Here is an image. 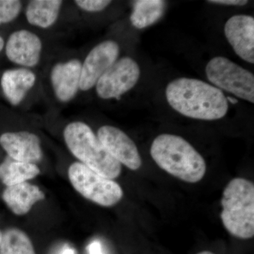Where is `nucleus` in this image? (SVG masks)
<instances>
[{"mask_svg":"<svg viewBox=\"0 0 254 254\" xmlns=\"http://www.w3.org/2000/svg\"><path fill=\"white\" fill-rule=\"evenodd\" d=\"M227 101H230V103H232V104H237L238 103V100L235 99V98H232V97H228V98H226Z\"/></svg>","mask_w":254,"mask_h":254,"instance_id":"26","label":"nucleus"},{"mask_svg":"<svg viewBox=\"0 0 254 254\" xmlns=\"http://www.w3.org/2000/svg\"><path fill=\"white\" fill-rule=\"evenodd\" d=\"M40 173L41 170L36 164L16 161L9 156L0 164V180L6 187L26 182Z\"/></svg>","mask_w":254,"mask_h":254,"instance_id":"17","label":"nucleus"},{"mask_svg":"<svg viewBox=\"0 0 254 254\" xmlns=\"http://www.w3.org/2000/svg\"><path fill=\"white\" fill-rule=\"evenodd\" d=\"M208 2L218 4L244 6L248 3V1H245V0H211V1H208Z\"/></svg>","mask_w":254,"mask_h":254,"instance_id":"22","label":"nucleus"},{"mask_svg":"<svg viewBox=\"0 0 254 254\" xmlns=\"http://www.w3.org/2000/svg\"><path fill=\"white\" fill-rule=\"evenodd\" d=\"M5 53L18 67L31 68L38 66L43 53V41L34 32L28 29L15 31L4 44Z\"/></svg>","mask_w":254,"mask_h":254,"instance_id":"9","label":"nucleus"},{"mask_svg":"<svg viewBox=\"0 0 254 254\" xmlns=\"http://www.w3.org/2000/svg\"><path fill=\"white\" fill-rule=\"evenodd\" d=\"M81 61L72 58L55 64L50 71V79L56 99L68 103L80 91Z\"/></svg>","mask_w":254,"mask_h":254,"instance_id":"11","label":"nucleus"},{"mask_svg":"<svg viewBox=\"0 0 254 254\" xmlns=\"http://www.w3.org/2000/svg\"><path fill=\"white\" fill-rule=\"evenodd\" d=\"M97 136L107 151L118 163L131 170L141 168L142 160L136 145L126 133L110 125L100 127Z\"/></svg>","mask_w":254,"mask_h":254,"instance_id":"10","label":"nucleus"},{"mask_svg":"<svg viewBox=\"0 0 254 254\" xmlns=\"http://www.w3.org/2000/svg\"><path fill=\"white\" fill-rule=\"evenodd\" d=\"M87 251L88 254H104L103 253V248H102L101 244L99 241L95 240L92 242L87 247Z\"/></svg>","mask_w":254,"mask_h":254,"instance_id":"23","label":"nucleus"},{"mask_svg":"<svg viewBox=\"0 0 254 254\" xmlns=\"http://www.w3.org/2000/svg\"><path fill=\"white\" fill-rule=\"evenodd\" d=\"M4 39H3L2 37L0 36V53H1V50L4 49Z\"/></svg>","mask_w":254,"mask_h":254,"instance_id":"25","label":"nucleus"},{"mask_svg":"<svg viewBox=\"0 0 254 254\" xmlns=\"http://www.w3.org/2000/svg\"><path fill=\"white\" fill-rule=\"evenodd\" d=\"M63 136L68 150L80 163L105 178L113 180L120 176L121 164L107 151L86 123H68L64 129Z\"/></svg>","mask_w":254,"mask_h":254,"instance_id":"3","label":"nucleus"},{"mask_svg":"<svg viewBox=\"0 0 254 254\" xmlns=\"http://www.w3.org/2000/svg\"><path fill=\"white\" fill-rule=\"evenodd\" d=\"M225 37L234 51L242 60L254 64V18L250 15H235L227 20Z\"/></svg>","mask_w":254,"mask_h":254,"instance_id":"12","label":"nucleus"},{"mask_svg":"<svg viewBox=\"0 0 254 254\" xmlns=\"http://www.w3.org/2000/svg\"><path fill=\"white\" fill-rule=\"evenodd\" d=\"M4 203L17 215L27 214L33 205L44 200L46 195L39 187L28 182L7 187L2 193Z\"/></svg>","mask_w":254,"mask_h":254,"instance_id":"15","label":"nucleus"},{"mask_svg":"<svg viewBox=\"0 0 254 254\" xmlns=\"http://www.w3.org/2000/svg\"><path fill=\"white\" fill-rule=\"evenodd\" d=\"M140 74L139 66L134 60L128 57L118 60L95 84L97 95L103 100H120L135 86Z\"/></svg>","mask_w":254,"mask_h":254,"instance_id":"7","label":"nucleus"},{"mask_svg":"<svg viewBox=\"0 0 254 254\" xmlns=\"http://www.w3.org/2000/svg\"><path fill=\"white\" fill-rule=\"evenodd\" d=\"M0 254H36L33 243L22 230L11 228L2 235Z\"/></svg>","mask_w":254,"mask_h":254,"instance_id":"19","label":"nucleus"},{"mask_svg":"<svg viewBox=\"0 0 254 254\" xmlns=\"http://www.w3.org/2000/svg\"><path fill=\"white\" fill-rule=\"evenodd\" d=\"M73 2L82 11L95 13L103 11L112 1L109 0H76Z\"/></svg>","mask_w":254,"mask_h":254,"instance_id":"21","label":"nucleus"},{"mask_svg":"<svg viewBox=\"0 0 254 254\" xmlns=\"http://www.w3.org/2000/svg\"><path fill=\"white\" fill-rule=\"evenodd\" d=\"M61 254H76V251L73 250L71 247H66L64 250H63Z\"/></svg>","mask_w":254,"mask_h":254,"instance_id":"24","label":"nucleus"},{"mask_svg":"<svg viewBox=\"0 0 254 254\" xmlns=\"http://www.w3.org/2000/svg\"><path fill=\"white\" fill-rule=\"evenodd\" d=\"M197 254H215L213 252H209V251H203V252H199Z\"/></svg>","mask_w":254,"mask_h":254,"instance_id":"27","label":"nucleus"},{"mask_svg":"<svg viewBox=\"0 0 254 254\" xmlns=\"http://www.w3.org/2000/svg\"><path fill=\"white\" fill-rule=\"evenodd\" d=\"M22 8V1L18 0H0V25L14 21Z\"/></svg>","mask_w":254,"mask_h":254,"instance_id":"20","label":"nucleus"},{"mask_svg":"<svg viewBox=\"0 0 254 254\" xmlns=\"http://www.w3.org/2000/svg\"><path fill=\"white\" fill-rule=\"evenodd\" d=\"M222 225L237 238L254 236V185L244 178H235L227 184L221 200Z\"/></svg>","mask_w":254,"mask_h":254,"instance_id":"4","label":"nucleus"},{"mask_svg":"<svg viewBox=\"0 0 254 254\" xmlns=\"http://www.w3.org/2000/svg\"><path fill=\"white\" fill-rule=\"evenodd\" d=\"M36 73L30 68L18 67L5 71L1 86L5 98L13 106H18L36 85Z\"/></svg>","mask_w":254,"mask_h":254,"instance_id":"14","label":"nucleus"},{"mask_svg":"<svg viewBox=\"0 0 254 254\" xmlns=\"http://www.w3.org/2000/svg\"><path fill=\"white\" fill-rule=\"evenodd\" d=\"M63 3L62 0H31L25 9L26 21L36 28H51L59 18Z\"/></svg>","mask_w":254,"mask_h":254,"instance_id":"16","label":"nucleus"},{"mask_svg":"<svg viewBox=\"0 0 254 254\" xmlns=\"http://www.w3.org/2000/svg\"><path fill=\"white\" fill-rule=\"evenodd\" d=\"M166 3L161 0H138L133 2L130 21L135 28L143 29L156 23L165 12Z\"/></svg>","mask_w":254,"mask_h":254,"instance_id":"18","label":"nucleus"},{"mask_svg":"<svg viewBox=\"0 0 254 254\" xmlns=\"http://www.w3.org/2000/svg\"><path fill=\"white\" fill-rule=\"evenodd\" d=\"M205 73L218 89L254 103V76L248 70L224 57H216L207 64Z\"/></svg>","mask_w":254,"mask_h":254,"instance_id":"6","label":"nucleus"},{"mask_svg":"<svg viewBox=\"0 0 254 254\" xmlns=\"http://www.w3.org/2000/svg\"><path fill=\"white\" fill-rule=\"evenodd\" d=\"M120 53L118 43L110 40L93 47L81 62L80 91H88L94 88L100 78L116 63Z\"/></svg>","mask_w":254,"mask_h":254,"instance_id":"8","label":"nucleus"},{"mask_svg":"<svg viewBox=\"0 0 254 254\" xmlns=\"http://www.w3.org/2000/svg\"><path fill=\"white\" fill-rule=\"evenodd\" d=\"M169 105L179 113L196 120H220L228 111V102L221 90L200 80L178 78L165 91Z\"/></svg>","mask_w":254,"mask_h":254,"instance_id":"1","label":"nucleus"},{"mask_svg":"<svg viewBox=\"0 0 254 254\" xmlns=\"http://www.w3.org/2000/svg\"><path fill=\"white\" fill-rule=\"evenodd\" d=\"M150 155L165 172L189 183H196L204 177V159L185 138L163 133L155 138Z\"/></svg>","mask_w":254,"mask_h":254,"instance_id":"2","label":"nucleus"},{"mask_svg":"<svg viewBox=\"0 0 254 254\" xmlns=\"http://www.w3.org/2000/svg\"><path fill=\"white\" fill-rule=\"evenodd\" d=\"M68 176L76 191L101 206H113L123 198V190L118 183L98 175L80 162L70 165Z\"/></svg>","mask_w":254,"mask_h":254,"instance_id":"5","label":"nucleus"},{"mask_svg":"<svg viewBox=\"0 0 254 254\" xmlns=\"http://www.w3.org/2000/svg\"><path fill=\"white\" fill-rule=\"evenodd\" d=\"M2 235L3 234L0 231V245H1V240H2Z\"/></svg>","mask_w":254,"mask_h":254,"instance_id":"28","label":"nucleus"},{"mask_svg":"<svg viewBox=\"0 0 254 254\" xmlns=\"http://www.w3.org/2000/svg\"><path fill=\"white\" fill-rule=\"evenodd\" d=\"M0 145L16 161L36 164L43 158L41 139L32 132H6L0 136Z\"/></svg>","mask_w":254,"mask_h":254,"instance_id":"13","label":"nucleus"}]
</instances>
